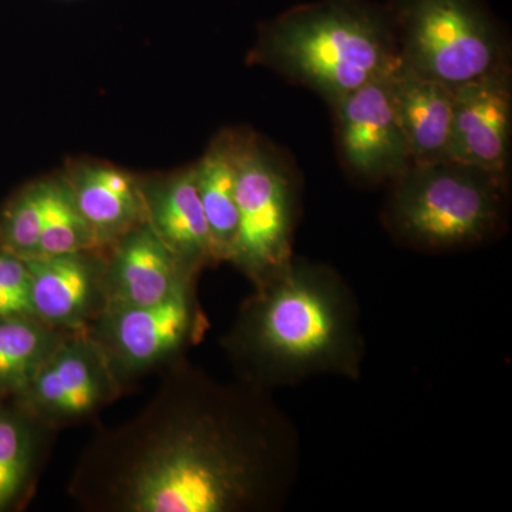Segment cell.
<instances>
[{
	"mask_svg": "<svg viewBox=\"0 0 512 512\" xmlns=\"http://www.w3.org/2000/svg\"><path fill=\"white\" fill-rule=\"evenodd\" d=\"M198 281L192 279L154 305L106 306L87 328L127 392L144 377L188 357L210 329Z\"/></svg>",
	"mask_w": 512,
	"mask_h": 512,
	"instance_id": "cell-7",
	"label": "cell"
},
{
	"mask_svg": "<svg viewBox=\"0 0 512 512\" xmlns=\"http://www.w3.org/2000/svg\"><path fill=\"white\" fill-rule=\"evenodd\" d=\"M57 434L18 403L12 410L0 407V511L25 504L33 494Z\"/></svg>",
	"mask_w": 512,
	"mask_h": 512,
	"instance_id": "cell-16",
	"label": "cell"
},
{
	"mask_svg": "<svg viewBox=\"0 0 512 512\" xmlns=\"http://www.w3.org/2000/svg\"><path fill=\"white\" fill-rule=\"evenodd\" d=\"M221 348L237 379L271 392L320 375L359 380V303L335 269L293 256L254 286Z\"/></svg>",
	"mask_w": 512,
	"mask_h": 512,
	"instance_id": "cell-2",
	"label": "cell"
},
{
	"mask_svg": "<svg viewBox=\"0 0 512 512\" xmlns=\"http://www.w3.org/2000/svg\"><path fill=\"white\" fill-rule=\"evenodd\" d=\"M399 62L456 87L511 64L510 39L483 0H390Z\"/></svg>",
	"mask_w": 512,
	"mask_h": 512,
	"instance_id": "cell-5",
	"label": "cell"
},
{
	"mask_svg": "<svg viewBox=\"0 0 512 512\" xmlns=\"http://www.w3.org/2000/svg\"><path fill=\"white\" fill-rule=\"evenodd\" d=\"M238 231L228 262L261 285L293 258L299 184L291 163L255 134H239Z\"/></svg>",
	"mask_w": 512,
	"mask_h": 512,
	"instance_id": "cell-6",
	"label": "cell"
},
{
	"mask_svg": "<svg viewBox=\"0 0 512 512\" xmlns=\"http://www.w3.org/2000/svg\"><path fill=\"white\" fill-rule=\"evenodd\" d=\"M126 393L99 345L83 330L66 336L15 399L43 426L60 433L93 423Z\"/></svg>",
	"mask_w": 512,
	"mask_h": 512,
	"instance_id": "cell-8",
	"label": "cell"
},
{
	"mask_svg": "<svg viewBox=\"0 0 512 512\" xmlns=\"http://www.w3.org/2000/svg\"><path fill=\"white\" fill-rule=\"evenodd\" d=\"M90 249H99L96 237L77 207L66 178L64 175L50 178L45 222L33 258L73 254Z\"/></svg>",
	"mask_w": 512,
	"mask_h": 512,
	"instance_id": "cell-19",
	"label": "cell"
},
{
	"mask_svg": "<svg viewBox=\"0 0 512 512\" xmlns=\"http://www.w3.org/2000/svg\"><path fill=\"white\" fill-rule=\"evenodd\" d=\"M35 318L64 332H83L106 308L104 251L26 259Z\"/></svg>",
	"mask_w": 512,
	"mask_h": 512,
	"instance_id": "cell-11",
	"label": "cell"
},
{
	"mask_svg": "<svg viewBox=\"0 0 512 512\" xmlns=\"http://www.w3.org/2000/svg\"><path fill=\"white\" fill-rule=\"evenodd\" d=\"M64 178L99 249L109 248L146 221L143 181L133 174L106 163H82Z\"/></svg>",
	"mask_w": 512,
	"mask_h": 512,
	"instance_id": "cell-14",
	"label": "cell"
},
{
	"mask_svg": "<svg viewBox=\"0 0 512 512\" xmlns=\"http://www.w3.org/2000/svg\"><path fill=\"white\" fill-rule=\"evenodd\" d=\"M20 316L35 318L28 261L0 248V319Z\"/></svg>",
	"mask_w": 512,
	"mask_h": 512,
	"instance_id": "cell-21",
	"label": "cell"
},
{
	"mask_svg": "<svg viewBox=\"0 0 512 512\" xmlns=\"http://www.w3.org/2000/svg\"><path fill=\"white\" fill-rule=\"evenodd\" d=\"M390 82L412 164L448 160L453 130L454 87L399 62Z\"/></svg>",
	"mask_w": 512,
	"mask_h": 512,
	"instance_id": "cell-15",
	"label": "cell"
},
{
	"mask_svg": "<svg viewBox=\"0 0 512 512\" xmlns=\"http://www.w3.org/2000/svg\"><path fill=\"white\" fill-rule=\"evenodd\" d=\"M50 178L23 188L10 202L2 221V249L23 259L36 255L49 200Z\"/></svg>",
	"mask_w": 512,
	"mask_h": 512,
	"instance_id": "cell-20",
	"label": "cell"
},
{
	"mask_svg": "<svg viewBox=\"0 0 512 512\" xmlns=\"http://www.w3.org/2000/svg\"><path fill=\"white\" fill-rule=\"evenodd\" d=\"M67 335L33 316L0 319V390L16 396Z\"/></svg>",
	"mask_w": 512,
	"mask_h": 512,
	"instance_id": "cell-18",
	"label": "cell"
},
{
	"mask_svg": "<svg viewBox=\"0 0 512 512\" xmlns=\"http://www.w3.org/2000/svg\"><path fill=\"white\" fill-rule=\"evenodd\" d=\"M238 146L239 134L221 133L194 165L217 265L228 262L237 237Z\"/></svg>",
	"mask_w": 512,
	"mask_h": 512,
	"instance_id": "cell-17",
	"label": "cell"
},
{
	"mask_svg": "<svg viewBox=\"0 0 512 512\" xmlns=\"http://www.w3.org/2000/svg\"><path fill=\"white\" fill-rule=\"evenodd\" d=\"M511 131V64L454 87L448 160L510 177Z\"/></svg>",
	"mask_w": 512,
	"mask_h": 512,
	"instance_id": "cell-10",
	"label": "cell"
},
{
	"mask_svg": "<svg viewBox=\"0 0 512 512\" xmlns=\"http://www.w3.org/2000/svg\"><path fill=\"white\" fill-rule=\"evenodd\" d=\"M252 60L329 106L399 63L392 18L370 0H320L266 23Z\"/></svg>",
	"mask_w": 512,
	"mask_h": 512,
	"instance_id": "cell-3",
	"label": "cell"
},
{
	"mask_svg": "<svg viewBox=\"0 0 512 512\" xmlns=\"http://www.w3.org/2000/svg\"><path fill=\"white\" fill-rule=\"evenodd\" d=\"M299 470L298 430L271 390L185 357L133 419L96 431L67 491L86 512H274Z\"/></svg>",
	"mask_w": 512,
	"mask_h": 512,
	"instance_id": "cell-1",
	"label": "cell"
},
{
	"mask_svg": "<svg viewBox=\"0 0 512 512\" xmlns=\"http://www.w3.org/2000/svg\"><path fill=\"white\" fill-rule=\"evenodd\" d=\"M390 185L384 227L420 251L476 247L507 222L510 177L454 160L412 164Z\"/></svg>",
	"mask_w": 512,
	"mask_h": 512,
	"instance_id": "cell-4",
	"label": "cell"
},
{
	"mask_svg": "<svg viewBox=\"0 0 512 512\" xmlns=\"http://www.w3.org/2000/svg\"><path fill=\"white\" fill-rule=\"evenodd\" d=\"M392 70L330 106L335 113L340 160L359 183L390 184L412 165L394 101Z\"/></svg>",
	"mask_w": 512,
	"mask_h": 512,
	"instance_id": "cell-9",
	"label": "cell"
},
{
	"mask_svg": "<svg viewBox=\"0 0 512 512\" xmlns=\"http://www.w3.org/2000/svg\"><path fill=\"white\" fill-rule=\"evenodd\" d=\"M103 251L106 306L154 305L201 275L185 268L147 221Z\"/></svg>",
	"mask_w": 512,
	"mask_h": 512,
	"instance_id": "cell-12",
	"label": "cell"
},
{
	"mask_svg": "<svg viewBox=\"0 0 512 512\" xmlns=\"http://www.w3.org/2000/svg\"><path fill=\"white\" fill-rule=\"evenodd\" d=\"M143 194L148 225L185 268L201 274L208 266L217 265L194 165L143 181Z\"/></svg>",
	"mask_w": 512,
	"mask_h": 512,
	"instance_id": "cell-13",
	"label": "cell"
}]
</instances>
